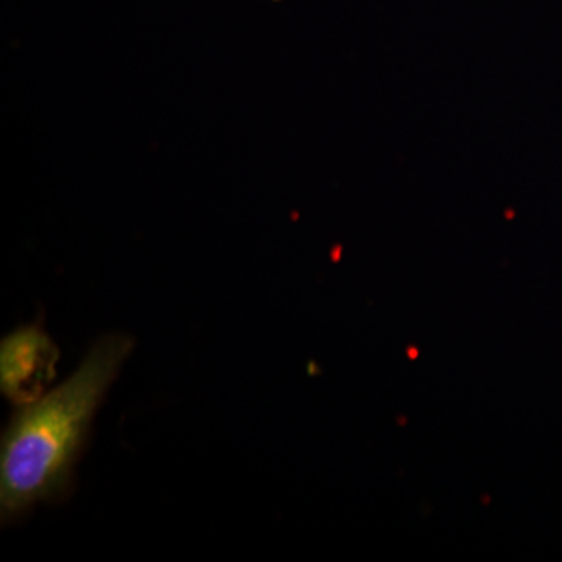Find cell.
I'll use <instances>...</instances> for the list:
<instances>
[{"mask_svg": "<svg viewBox=\"0 0 562 562\" xmlns=\"http://www.w3.org/2000/svg\"><path fill=\"white\" fill-rule=\"evenodd\" d=\"M133 349L132 336H102L65 383L38 401L18 406L0 447L3 525L27 516L38 503L68 501L92 422Z\"/></svg>", "mask_w": 562, "mask_h": 562, "instance_id": "obj_1", "label": "cell"}, {"mask_svg": "<svg viewBox=\"0 0 562 562\" xmlns=\"http://www.w3.org/2000/svg\"><path fill=\"white\" fill-rule=\"evenodd\" d=\"M60 350L41 322L16 328L0 346V390L16 406L46 394L55 376Z\"/></svg>", "mask_w": 562, "mask_h": 562, "instance_id": "obj_2", "label": "cell"}]
</instances>
